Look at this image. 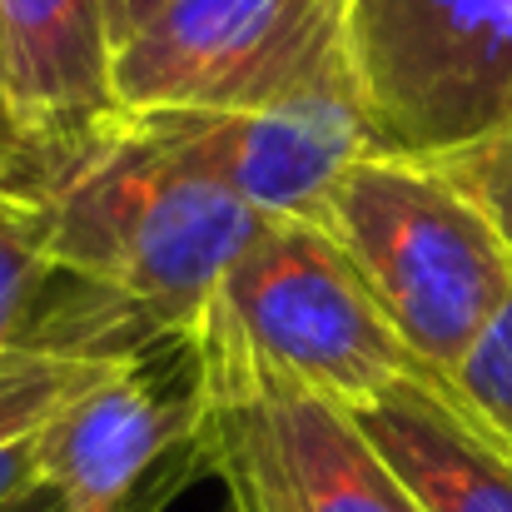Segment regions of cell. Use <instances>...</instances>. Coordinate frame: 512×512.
Returning a JSON list of instances; mask_svg holds the SVG:
<instances>
[{
    "instance_id": "obj_1",
    "label": "cell",
    "mask_w": 512,
    "mask_h": 512,
    "mask_svg": "<svg viewBox=\"0 0 512 512\" xmlns=\"http://www.w3.org/2000/svg\"><path fill=\"white\" fill-rule=\"evenodd\" d=\"M264 214L165 150L135 115L85 145L40 204L45 274L90 289L135 353L189 339Z\"/></svg>"
},
{
    "instance_id": "obj_2",
    "label": "cell",
    "mask_w": 512,
    "mask_h": 512,
    "mask_svg": "<svg viewBox=\"0 0 512 512\" xmlns=\"http://www.w3.org/2000/svg\"><path fill=\"white\" fill-rule=\"evenodd\" d=\"M319 224L433 383L468 358L512 294L508 239L438 160L363 155L329 189Z\"/></svg>"
},
{
    "instance_id": "obj_3",
    "label": "cell",
    "mask_w": 512,
    "mask_h": 512,
    "mask_svg": "<svg viewBox=\"0 0 512 512\" xmlns=\"http://www.w3.org/2000/svg\"><path fill=\"white\" fill-rule=\"evenodd\" d=\"M194 329L353 413L423 373L319 219H264Z\"/></svg>"
},
{
    "instance_id": "obj_4",
    "label": "cell",
    "mask_w": 512,
    "mask_h": 512,
    "mask_svg": "<svg viewBox=\"0 0 512 512\" xmlns=\"http://www.w3.org/2000/svg\"><path fill=\"white\" fill-rule=\"evenodd\" d=\"M199 368L194 458L229 512H423L358 413L284 383L214 334H189Z\"/></svg>"
},
{
    "instance_id": "obj_5",
    "label": "cell",
    "mask_w": 512,
    "mask_h": 512,
    "mask_svg": "<svg viewBox=\"0 0 512 512\" xmlns=\"http://www.w3.org/2000/svg\"><path fill=\"white\" fill-rule=\"evenodd\" d=\"M348 90V0H170L115 50L125 115L274 110Z\"/></svg>"
},
{
    "instance_id": "obj_6",
    "label": "cell",
    "mask_w": 512,
    "mask_h": 512,
    "mask_svg": "<svg viewBox=\"0 0 512 512\" xmlns=\"http://www.w3.org/2000/svg\"><path fill=\"white\" fill-rule=\"evenodd\" d=\"M348 50L383 155L453 160L512 130V0H348Z\"/></svg>"
},
{
    "instance_id": "obj_7",
    "label": "cell",
    "mask_w": 512,
    "mask_h": 512,
    "mask_svg": "<svg viewBox=\"0 0 512 512\" xmlns=\"http://www.w3.org/2000/svg\"><path fill=\"white\" fill-rule=\"evenodd\" d=\"M199 368L189 339L105 363L45 428L40 488L60 512H130L174 453H194Z\"/></svg>"
},
{
    "instance_id": "obj_8",
    "label": "cell",
    "mask_w": 512,
    "mask_h": 512,
    "mask_svg": "<svg viewBox=\"0 0 512 512\" xmlns=\"http://www.w3.org/2000/svg\"><path fill=\"white\" fill-rule=\"evenodd\" d=\"M135 120L264 219H319L329 189L378 150L358 90L274 110H174Z\"/></svg>"
},
{
    "instance_id": "obj_9",
    "label": "cell",
    "mask_w": 512,
    "mask_h": 512,
    "mask_svg": "<svg viewBox=\"0 0 512 512\" xmlns=\"http://www.w3.org/2000/svg\"><path fill=\"white\" fill-rule=\"evenodd\" d=\"M0 60L15 115L55 174L125 120L105 0H0Z\"/></svg>"
},
{
    "instance_id": "obj_10",
    "label": "cell",
    "mask_w": 512,
    "mask_h": 512,
    "mask_svg": "<svg viewBox=\"0 0 512 512\" xmlns=\"http://www.w3.org/2000/svg\"><path fill=\"white\" fill-rule=\"evenodd\" d=\"M363 433L423 512H512V453L473 428L433 378H403L368 408Z\"/></svg>"
},
{
    "instance_id": "obj_11",
    "label": "cell",
    "mask_w": 512,
    "mask_h": 512,
    "mask_svg": "<svg viewBox=\"0 0 512 512\" xmlns=\"http://www.w3.org/2000/svg\"><path fill=\"white\" fill-rule=\"evenodd\" d=\"M100 368L105 363L45 353L30 343L0 348V512L40 488L45 428Z\"/></svg>"
},
{
    "instance_id": "obj_12",
    "label": "cell",
    "mask_w": 512,
    "mask_h": 512,
    "mask_svg": "<svg viewBox=\"0 0 512 512\" xmlns=\"http://www.w3.org/2000/svg\"><path fill=\"white\" fill-rule=\"evenodd\" d=\"M438 388L458 403V413L473 428H483L498 448L512 453V294Z\"/></svg>"
},
{
    "instance_id": "obj_13",
    "label": "cell",
    "mask_w": 512,
    "mask_h": 512,
    "mask_svg": "<svg viewBox=\"0 0 512 512\" xmlns=\"http://www.w3.org/2000/svg\"><path fill=\"white\" fill-rule=\"evenodd\" d=\"M40 279H45L40 209L0 204V348H10L15 329H20V314L30 309Z\"/></svg>"
},
{
    "instance_id": "obj_14",
    "label": "cell",
    "mask_w": 512,
    "mask_h": 512,
    "mask_svg": "<svg viewBox=\"0 0 512 512\" xmlns=\"http://www.w3.org/2000/svg\"><path fill=\"white\" fill-rule=\"evenodd\" d=\"M55 184V165L40 155V145L25 135L10 85H5V60H0V204L15 209H40Z\"/></svg>"
},
{
    "instance_id": "obj_15",
    "label": "cell",
    "mask_w": 512,
    "mask_h": 512,
    "mask_svg": "<svg viewBox=\"0 0 512 512\" xmlns=\"http://www.w3.org/2000/svg\"><path fill=\"white\" fill-rule=\"evenodd\" d=\"M448 165L453 179L488 209V219L498 224V234L508 239L512 249V130H503L498 140L468 150V155H453V160H438Z\"/></svg>"
},
{
    "instance_id": "obj_16",
    "label": "cell",
    "mask_w": 512,
    "mask_h": 512,
    "mask_svg": "<svg viewBox=\"0 0 512 512\" xmlns=\"http://www.w3.org/2000/svg\"><path fill=\"white\" fill-rule=\"evenodd\" d=\"M165 5H170V0H105V20H110V40H115V50H120L140 25H150Z\"/></svg>"
},
{
    "instance_id": "obj_17",
    "label": "cell",
    "mask_w": 512,
    "mask_h": 512,
    "mask_svg": "<svg viewBox=\"0 0 512 512\" xmlns=\"http://www.w3.org/2000/svg\"><path fill=\"white\" fill-rule=\"evenodd\" d=\"M224 512H229V508H224Z\"/></svg>"
}]
</instances>
